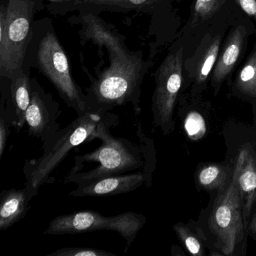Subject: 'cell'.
Segmentation results:
<instances>
[{"label":"cell","instance_id":"11","mask_svg":"<svg viewBox=\"0 0 256 256\" xmlns=\"http://www.w3.org/2000/svg\"><path fill=\"white\" fill-rule=\"evenodd\" d=\"M61 112L53 95L32 78L30 103L25 115L29 137L40 139L42 144L47 142L61 128L58 122Z\"/></svg>","mask_w":256,"mask_h":256},{"label":"cell","instance_id":"26","mask_svg":"<svg viewBox=\"0 0 256 256\" xmlns=\"http://www.w3.org/2000/svg\"><path fill=\"white\" fill-rule=\"evenodd\" d=\"M252 228H253V230H254V232H256V216L254 217V220H253Z\"/></svg>","mask_w":256,"mask_h":256},{"label":"cell","instance_id":"23","mask_svg":"<svg viewBox=\"0 0 256 256\" xmlns=\"http://www.w3.org/2000/svg\"><path fill=\"white\" fill-rule=\"evenodd\" d=\"M11 127L5 110L0 108V158H2L5 152Z\"/></svg>","mask_w":256,"mask_h":256},{"label":"cell","instance_id":"22","mask_svg":"<svg viewBox=\"0 0 256 256\" xmlns=\"http://www.w3.org/2000/svg\"><path fill=\"white\" fill-rule=\"evenodd\" d=\"M48 256H118L116 254L98 250V248H86V247H68L49 253Z\"/></svg>","mask_w":256,"mask_h":256},{"label":"cell","instance_id":"4","mask_svg":"<svg viewBox=\"0 0 256 256\" xmlns=\"http://www.w3.org/2000/svg\"><path fill=\"white\" fill-rule=\"evenodd\" d=\"M108 113V112H107ZM107 113L89 112L78 116L65 128L42 144L41 156L28 160L24 166L25 188L36 197L38 188L46 182L52 172L64 161L68 152L84 143L95 140L94 133Z\"/></svg>","mask_w":256,"mask_h":256},{"label":"cell","instance_id":"18","mask_svg":"<svg viewBox=\"0 0 256 256\" xmlns=\"http://www.w3.org/2000/svg\"><path fill=\"white\" fill-rule=\"evenodd\" d=\"M226 173L222 166L208 164L200 169L198 176L199 184L206 190H224Z\"/></svg>","mask_w":256,"mask_h":256},{"label":"cell","instance_id":"21","mask_svg":"<svg viewBox=\"0 0 256 256\" xmlns=\"http://www.w3.org/2000/svg\"><path fill=\"white\" fill-rule=\"evenodd\" d=\"M173 228L182 242V245L190 254L193 256H203L202 242L192 233L191 230L186 226L180 224H174Z\"/></svg>","mask_w":256,"mask_h":256},{"label":"cell","instance_id":"15","mask_svg":"<svg viewBox=\"0 0 256 256\" xmlns=\"http://www.w3.org/2000/svg\"><path fill=\"white\" fill-rule=\"evenodd\" d=\"M233 174L242 198V216L246 227L247 218L256 200V158L248 149L244 148L240 152Z\"/></svg>","mask_w":256,"mask_h":256},{"label":"cell","instance_id":"8","mask_svg":"<svg viewBox=\"0 0 256 256\" xmlns=\"http://www.w3.org/2000/svg\"><path fill=\"white\" fill-rule=\"evenodd\" d=\"M44 8V0H0V20L6 26L12 74L23 67L36 14Z\"/></svg>","mask_w":256,"mask_h":256},{"label":"cell","instance_id":"20","mask_svg":"<svg viewBox=\"0 0 256 256\" xmlns=\"http://www.w3.org/2000/svg\"><path fill=\"white\" fill-rule=\"evenodd\" d=\"M184 130L192 140H198L202 138L206 132L204 118L199 112H190L184 120Z\"/></svg>","mask_w":256,"mask_h":256},{"label":"cell","instance_id":"5","mask_svg":"<svg viewBox=\"0 0 256 256\" xmlns=\"http://www.w3.org/2000/svg\"><path fill=\"white\" fill-rule=\"evenodd\" d=\"M186 46L180 38H176L168 49L154 74L155 89L152 97L154 124L163 134L174 130V112L178 96L184 83V60Z\"/></svg>","mask_w":256,"mask_h":256},{"label":"cell","instance_id":"6","mask_svg":"<svg viewBox=\"0 0 256 256\" xmlns=\"http://www.w3.org/2000/svg\"><path fill=\"white\" fill-rule=\"evenodd\" d=\"M146 216L136 212H126L113 216H104L98 212L82 210L58 216L49 223L46 234H76L98 230L118 232L126 244L124 252H128L138 233L146 224Z\"/></svg>","mask_w":256,"mask_h":256},{"label":"cell","instance_id":"25","mask_svg":"<svg viewBox=\"0 0 256 256\" xmlns=\"http://www.w3.org/2000/svg\"><path fill=\"white\" fill-rule=\"evenodd\" d=\"M66 0H44V4L46 2H48L47 4H46V8H47L48 12L50 14H53L54 12L58 7L60 6Z\"/></svg>","mask_w":256,"mask_h":256},{"label":"cell","instance_id":"13","mask_svg":"<svg viewBox=\"0 0 256 256\" xmlns=\"http://www.w3.org/2000/svg\"><path fill=\"white\" fill-rule=\"evenodd\" d=\"M152 176L143 172L116 175L97 180L85 185L78 186L72 191L70 196L73 197H106L130 192L140 188L143 185L150 187Z\"/></svg>","mask_w":256,"mask_h":256},{"label":"cell","instance_id":"19","mask_svg":"<svg viewBox=\"0 0 256 256\" xmlns=\"http://www.w3.org/2000/svg\"><path fill=\"white\" fill-rule=\"evenodd\" d=\"M134 126L136 134L139 139V145L142 148L144 158V166L142 170L150 176H152L156 168V152L154 142L150 138L146 137L142 130V124L138 120L136 121Z\"/></svg>","mask_w":256,"mask_h":256},{"label":"cell","instance_id":"2","mask_svg":"<svg viewBox=\"0 0 256 256\" xmlns=\"http://www.w3.org/2000/svg\"><path fill=\"white\" fill-rule=\"evenodd\" d=\"M23 66L36 68L43 74L78 116L90 112L86 95L73 78L68 56L58 38L52 19L44 18L34 22Z\"/></svg>","mask_w":256,"mask_h":256},{"label":"cell","instance_id":"17","mask_svg":"<svg viewBox=\"0 0 256 256\" xmlns=\"http://www.w3.org/2000/svg\"><path fill=\"white\" fill-rule=\"evenodd\" d=\"M234 88L244 95L256 98V42L234 80Z\"/></svg>","mask_w":256,"mask_h":256},{"label":"cell","instance_id":"12","mask_svg":"<svg viewBox=\"0 0 256 256\" xmlns=\"http://www.w3.org/2000/svg\"><path fill=\"white\" fill-rule=\"evenodd\" d=\"M0 108L5 110L12 127L20 131L26 124L25 115L32 94L30 70L23 66L10 78L0 77Z\"/></svg>","mask_w":256,"mask_h":256},{"label":"cell","instance_id":"9","mask_svg":"<svg viewBox=\"0 0 256 256\" xmlns=\"http://www.w3.org/2000/svg\"><path fill=\"white\" fill-rule=\"evenodd\" d=\"M176 1L178 0H66L52 16H64L73 12L97 16L102 12H136L150 16L154 20L168 12Z\"/></svg>","mask_w":256,"mask_h":256},{"label":"cell","instance_id":"1","mask_svg":"<svg viewBox=\"0 0 256 256\" xmlns=\"http://www.w3.org/2000/svg\"><path fill=\"white\" fill-rule=\"evenodd\" d=\"M68 22L80 26L82 43L90 42L106 48L108 53V68L92 79L86 89L90 112L104 114L118 106L131 104L134 114L138 115L142 84L154 64L152 60L144 59L142 50H130L126 44V37L100 16L78 13Z\"/></svg>","mask_w":256,"mask_h":256},{"label":"cell","instance_id":"24","mask_svg":"<svg viewBox=\"0 0 256 256\" xmlns=\"http://www.w3.org/2000/svg\"><path fill=\"white\" fill-rule=\"evenodd\" d=\"M239 10L256 24V0H234Z\"/></svg>","mask_w":256,"mask_h":256},{"label":"cell","instance_id":"7","mask_svg":"<svg viewBox=\"0 0 256 256\" xmlns=\"http://www.w3.org/2000/svg\"><path fill=\"white\" fill-rule=\"evenodd\" d=\"M242 200L236 178L232 175L227 188L220 191L209 217V227L223 254L232 256L244 238Z\"/></svg>","mask_w":256,"mask_h":256},{"label":"cell","instance_id":"16","mask_svg":"<svg viewBox=\"0 0 256 256\" xmlns=\"http://www.w3.org/2000/svg\"><path fill=\"white\" fill-rule=\"evenodd\" d=\"M34 196L26 190L10 188L0 194V230L4 232L20 222L29 211Z\"/></svg>","mask_w":256,"mask_h":256},{"label":"cell","instance_id":"3","mask_svg":"<svg viewBox=\"0 0 256 256\" xmlns=\"http://www.w3.org/2000/svg\"><path fill=\"white\" fill-rule=\"evenodd\" d=\"M119 124V116L108 112L94 133L95 140L102 142L101 146L89 154L74 157V166L64 178V184L85 185L102 178L143 169L144 158L140 145L110 134V128Z\"/></svg>","mask_w":256,"mask_h":256},{"label":"cell","instance_id":"10","mask_svg":"<svg viewBox=\"0 0 256 256\" xmlns=\"http://www.w3.org/2000/svg\"><path fill=\"white\" fill-rule=\"evenodd\" d=\"M256 32L254 22L241 12L229 28L211 74L210 84L216 92L232 76L246 50L248 37Z\"/></svg>","mask_w":256,"mask_h":256},{"label":"cell","instance_id":"14","mask_svg":"<svg viewBox=\"0 0 256 256\" xmlns=\"http://www.w3.org/2000/svg\"><path fill=\"white\" fill-rule=\"evenodd\" d=\"M228 2L229 0H194L190 18L179 36L184 44L192 38L198 40V37L199 41Z\"/></svg>","mask_w":256,"mask_h":256}]
</instances>
